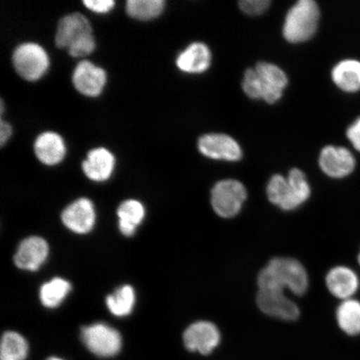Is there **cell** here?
<instances>
[{
  "mask_svg": "<svg viewBox=\"0 0 360 360\" xmlns=\"http://www.w3.org/2000/svg\"><path fill=\"white\" fill-rule=\"evenodd\" d=\"M333 82L342 91L354 94L360 91V60L347 58L341 60L331 72Z\"/></svg>",
  "mask_w": 360,
  "mask_h": 360,
  "instance_id": "19",
  "label": "cell"
},
{
  "mask_svg": "<svg viewBox=\"0 0 360 360\" xmlns=\"http://www.w3.org/2000/svg\"><path fill=\"white\" fill-rule=\"evenodd\" d=\"M202 155L212 160L238 161L242 158L241 147L236 139L224 134L202 135L198 142Z\"/></svg>",
  "mask_w": 360,
  "mask_h": 360,
  "instance_id": "9",
  "label": "cell"
},
{
  "mask_svg": "<svg viewBox=\"0 0 360 360\" xmlns=\"http://www.w3.org/2000/svg\"><path fill=\"white\" fill-rule=\"evenodd\" d=\"M328 291L338 299H351L359 287V277L352 269L337 266L328 271L326 276Z\"/></svg>",
  "mask_w": 360,
  "mask_h": 360,
  "instance_id": "15",
  "label": "cell"
},
{
  "mask_svg": "<svg viewBox=\"0 0 360 360\" xmlns=\"http://www.w3.org/2000/svg\"><path fill=\"white\" fill-rule=\"evenodd\" d=\"M288 179L281 174H274L269 179L267 186V196L271 204L276 205L278 208L285 202L287 196Z\"/></svg>",
  "mask_w": 360,
  "mask_h": 360,
  "instance_id": "27",
  "label": "cell"
},
{
  "mask_svg": "<svg viewBox=\"0 0 360 360\" xmlns=\"http://www.w3.org/2000/svg\"><path fill=\"white\" fill-rule=\"evenodd\" d=\"M134 303V290L130 285L120 288L114 295L108 296L106 299L108 309L118 317H124L131 313Z\"/></svg>",
  "mask_w": 360,
  "mask_h": 360,
  "instance_id": "25",
  "label": "cell"
},
{
  "mask_svg": "<svg viewBox=\"0 0 360 360\" xmlns=\"http://www.w3.org/2000/svg\"><path fill=\"white\" fill-rule=\"evenodd\" d=\"M287 179V197L281 209L292 211L298 209L309 200L311 190L305 174L299 169H291Z\"/></svg>",
  "mask_w": 360,
  "mask_h": 360,
  "instance_id": "20",
  "label": "cell"
},
{
  "mask_svg": "<svg viewBox=\"0 0 360 360\" xmlns=\"http://www.w3.org/2000/svg\"><path fill=\"white\" fill-rule=\"evenodd\" d=\"M12 134V128L6 121H0V146H4Z\"/></svg>",
  "mask_w": 360,
  "mask_h": 360,
  "instance_id": "32",
  "label": "cell"
},
{
  "mask_svg": "<svg viewBox=\"0 0 360 360\" xmlns=\"http://www.w3.org/2000/svg\"><path fill=\"white\" fill-rule=\"evenodd\" d=\"M61 219L65 226L76 233H87L96 223V210L88 199H79L63 211Z\"/></svg>",
  "mask_w": 360,
  "mask_h": 360,
  "instance_id": "12",
  "label": "cell"
},
{
  "mask_svg": "<svg viewBox=\"0 0 360 360\" xmlns=\"http://www.w3.org/2000/svg\"><path fill=\"white\" fill-rule=\"evenodd\" d=\"M119 228L125 236H132L145 218L146 211L141 202L126 200L119 207Z\"/></svg>",
  "mask_w": 360,
  "mask_h": 360,
  "instance_id": "21",
  "label": "cell"
},
{
  "mask_svg": "<svg viewBox=\"0 0 360 360\" xmlns=\"http://www.w3.org/2000/svg\"><path fill=\"white\" fill-rule=\"evenodd\" d=\"M346 137L354 150L360 153V116L349 126L346 131Z\"/></svg>",
  "mask_w": 360,
  "mask_h": 360,
  "instance_id": "30",
  "label": "cell"
},
{
  "mask_svg": "<svg viewBox=\"0 0 360 360\" xmlns=\"http://www.w3.org/2000/svg\"><path fill=\"white\" fill-rule=\"evenodd\" d=\"M115 157L105 148H96L88 153L82 169L86 176L94 181H105L111 176L115 168Z\"/></svg>",
  "mask_w": 360,
  "mask_h": 360,
  "instance_id": "17",
  "label": "cell"
},
{
  "mask_svg": "<svg viewBox=\"0 0 360 360\" xmlns=\"http://www.w3.org/2000/svg\"><path fill=\"white\" fill-rule=\"evenodd\" d=\"M271 2L269 0H243L240 1V10L246 15L257 16L266 11Z\"/></svg>",
  "mask_w": 360,
  "mask_h": 360,
  "instance_id": "29",
  "label": "cell"
},
{
  "mask_svg": "<svg viewBox=\"0 0 360 360\" xmlns=\"http://www.w3.org/2000/svg\"><path fill=\"white\" fill-rule=\"evenodd\" d=\"M319 164L327 176L344 179L354 172L356 167V160L347 148L328 146L321 150Z\"/></svg>",
  "mask_w": 360,
  "mask_h": 360,
  "instance_id": "8",
  "label": "cell"
},
{
  "mask_svg": "<svg viewBox=\"0 0 360 360\" xmlns=\"http://www.w3.org/2000/svg\"><path fill=\"white\" fill-rule=\"evenodd\" d=\"M259 290L285 291L289 290L297 296L308 290L309 277L300 261L285 257L274 258L259 274Z\"/></svg>",
  "mask_w": 360,
  "mask_h": 360,
  "instance_id": "1",
  "label": "cell"
},
{
  "mask_svg": "<svg viewBox=\"0 0 360 360\" xmlns=\"http://www.w3.org/2000/svg\"><path fill=\"white\" fill-rule=\"evenodd\" d=\"M81 338L90 352L101 358L115 356L122 347L120 333L105 323H97L83 328Z\"/></svg>",
  "mask_w": 360,
  "mask_h": 360,
  "instance_id": "6",
  "label": "cell"
},
{
  "mask_svg": "<svg viewBox=\"0 0 360 360\" xmlns=\"http://www.w3.org/2000/svg\"><path fill=\"white\" fill-rule=\"evenodd\" d=\"M211 52L206 44L193 43L179 53L176 58L179 69L184 73L201 74L209 69L211 64Z\"/></svg>",
  "mask_w": 360,
  "mask_h": 360,
  "instance_id": "16",
  "label": "cell"
},
{
  "mask_svg": "<svg viewBox=\"0 0 360 360\" xmlns=\"http://www.w3.org/2000/svg\"><path fill=\"white\" fill-rule=\"evenodd\" d=\"M358 261H359V264H360V252H359V254Z\"/></svg>",
  "mask_w": 360,
  "mask_h": 360,
  "instance_id": "34",
  "label": "cell"
},
{
  "mask_svg": "<svg viewBox=\"0 0 360 360\" xmlns=\"http://www.w3.org/2000/svg\"><path fill=\"white\" fill-rule=\"evenodd\" d=\"M247 195L245 186L238 180H220L211 190L210 204L219 217L232 219L240 214Z\"/></svg>",
  "mask_w": 360,
  "mask_h": 360,
  "instance_id": "4",
  "label": "cell"
},
{
  "mask_svg": "<svg viewBox=\"0 0 360 360\" xmlns=\"http://www.w3.org/2000/svg\"><path fill=\"white\" fill-rule=\"evenodd\" d=\"M256 303L261 311L272 318L295 321L300 317L298 305L288 298L285 291L259 290Z\"/></svg>",
  "mask_w": 360,
  "mask_h": 360,
  "instance_id": "7",
  "label": "cell"
},
{
  "mask_svg": "<svg viewBox=\"0 0 360 360\" xmlns=\"http://www.w3.org/2000/svg\"><path fill=\"white\" fill-rule=\"evenodd\" d=\"M83 3L89 10L100 13L109 12L115 6L112 0H84Z\"/></svg>",
  "mask_w": 360,
  "mask_h": 360,
  "instance_id": "31",
  "label": "cell"
},
{
  "mask_svg": "<svg viewBox=\"0 0 360 360\" xmlns=\"http://www.w3.org/2000/svg\"><path fill=\"white\" fill-rule=\"evenodd\" d=\"M91 34V25L86 17L79 13H70L58 21L56 44L58 48H69L84 36Z\"/></svg>",
  "mask_w": 360,
  "mask_h": 360,
  "instance_id": "14",
  "label": "cell"
},
{
  "mask_svg": "<svg viewBox=\"0 0 360 360\" xmlns=\"http://www.w3.org/2000/svg\"><path fill=\"white\" fill-rule=\"evenodd\" d=\"M34 153L38 160L46 165H55L64 159L66 148L60 135L55 132L39 134L34 142Z\"/></svg>",
  "mask_w": 360,
  "mask_h": 360,
  "instance_id": "18",
  "label": "cell"
},
{
  "mask_svg": "<svg viewBox=\"0 0 360 360\" xmlns=\"http://www.w3.org/2000/svg\"><path fill=\"white\" fill-rule=\"evenodd\" d=\"M28 351V344L24 337L16 332L4 333L0 347L1 360H25Z\"/></svg>",
  "mask_w": 360,
  "mask_h": 360,
  "instance_id": "24",
  "label": "cell"
},
{
  "mask_svg": "<svg viewBox=\"0 0 360 360\" xmlns=\"http://www.w3.org/2000/svg\"><path fill=\"white\" fill-rule=\"evenodd\" d=\"M46 360H64V359H60V358H56V357H51V358H49Z\"/></svg>",
  "mask_w": 360,
  "mask_h": 360,
  "instance_id": "33",
  "label": "cell"
},
{
  "mask_svg": "<svg viewBox=\"0 0 360 360\" xmlns=\"http://www.w3.org/2000/svg\"><path fill=\"white\" fill-rule=\"evenodd\" d=\"M13 64L22 79L35 81L42 77L47 71L49 60L42 46L35 43H24L15 49Z\"/></svg>",
  "mask_w": 360,
  "mask_h": 360,
  "instance_id": "5",
  "label": "cell"
},
{
  "mask_svg": "<svg viewBox=\"0 0 360 360\" xmlns=\"http://www.w3.org/2000/svg\"><path fill=\"white\" fill-rule=\"evenodd\" d=\"M288 78L280 67L260 62L247 76L246 88L251 98L274 103L281 100Z\"/></svg>",
  "mask_w": 360,
  "mask_h": 360,
  "instance_id": "2",
  "label": "cell"
},
{
  "mask_svg": "<svg viewBox=\"0 0 360 360\" xmlns=\"http://www.w3.org/2000/svg\"><path fill=\"white\" fill-rule=\"evenodd\" d=\"M321 12L313 0H300L288 12L283 27V37L288 42L308 41L316 33Z\"/></svg>",
  "mask_w": 360,
  "mask_h": 360,
  "instance_id": "3",
  "label": "cell"
},
{
  "mask_svg": "<svg viewBox=\"0 0 360 360\" xmlns=\"http://www.w3.org/2000/svg\"><path fill=\"white\" fill-rule=\"evenodd\" d=\"M165 7L164 0H129L126 11L134 19L148 20L161 15Z\"/></svg>",
  "mask_w": 360,
  "mask_h": 360,
  "instance_id": "26",
  "label": "cell"
},
{
  "mask_svg": "<svg viewBox=\"0 0 360 360\" xmlns=\"http://www.w3.org/2000/svg\"><path fill=\"white\" fill-rule=\"evenodd\" d=\"M49 255V245L44 238L30 237L21 243L15 256L18 268L35 271L42 266Z\"/></svg>",
  "mask_w": 360,
  "mask_h": 360,
  "instance_id": "13",
  "label": "cell"
},
{
  "mask_svg": "<svg viewBox=\"0 0 360 360\" xmlns=\"http://www.w3.org/2000/svg\"><path fill=\"white\" fill-rule=\"evenodd\" d=\"M73 84L76 89L85 96H100L106 84V73L93 63L84 60L76 65L73 73Z\"/></svg>",
  "mask_w": 360,
  "mask_h": 360,
  "instance_id": "11",
  "label": "cell"
},
{
  "mask_svg": "<svg viewBox=\"0 0 360 360\" xmlns=\"http://www.w3.org/2000/svg\"><path fill=\"white\" fill-rule=\"evenodd\" d=\"M96 48V41L93 34H88L71 44L68 49L71 56L73 57H82L89 55L90 53L94 51Z\"/></svg>",
  "mask_w": 360,
  "mask_h": 360,
  "instance_id": "28",
  "label": "cell"
},
{
  "mask_svg": "<svg viewBox=\"0 0 360 360\" xmlns=\"http://www.w3.org/2000/svg\"><path fill=\"white\" fill-rule=\"evenodd\" d=\"M183 339L188 350L209 354L219 345L220 333L213 323L197 321L186 328Z\"/></svg>",
  "mask_w": 360,
  "mask_h": 360,
  "instance_id": "10",
  "label": "cell"
},
{
  "mask_svg": "<svg viewBox=\"0 0 360 360\" xmlns=\"http://www.w3.org/2000/svg\"><path fill=\"white\" fill-rule=\"evenodd\" d=\"M338 325L345 334L360 335V302L356 300H344L336 311Z\"/></svg>",
  "mask_w": 360,
  "mask_h": 360,
  "instance_id": "22",
  "label": "cell"
},
{
  "mask_svg": "<svg viewBox=\"0 0 360 360\" xmlns=\"http://www.w3.org/2000/svg\"><path fill=\"white\" fill-rule=\"evenodd\" d=\"M70 290V283L64 278H53L40 288L39 298L45 307L56 308L65 300Z\"/></svg>",
  "mask_w": 360,
  "mask_h": 360,
  "instance_id": "23",
  "label": "cell"
}]
</instances>
